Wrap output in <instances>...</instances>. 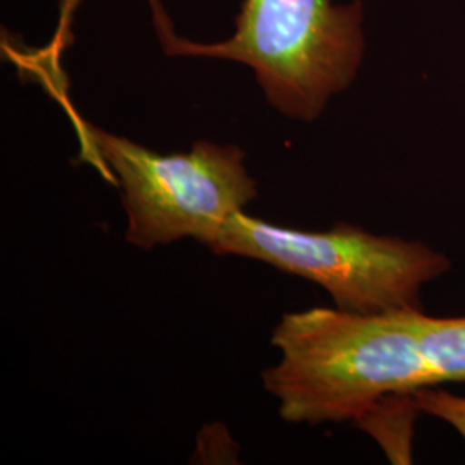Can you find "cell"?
Segmentation results:
<instances>
[{
  "instance_id": "1",
  "label": "cell",
  "mask_w": 465,
  "mask_h": 465,
  "mask_svg": "<svg viewBox=\"0 0 465 465\" xmlns=\"http://www.w3.org/2000/svg\"><path fill=\"white\" fill-rule=\"evenodd\" d=\"M416 312L284 314L271 336L280 361L262 374L282 420L357 422L390 395L441 384L420 349Z\"/></svg>"
},
{
  "instance_id": "2",
  "label": "cell",
  "mask_w": 465,
  "mask_h": 465,
  "mask_svg": "<svg viewBox=\"0 0 465 465\" xmlns=\"http://www.w3.org/2000/svg\"><path fill=\"white\" fill-rule=\"evenodd\" d=\"M167 54L238 61L255 71L269 104L284 116L314 121L355 80L364 55L362 4L331 0H245L236 32L221 44H193L166 30Z\"/></svg>"
},
{
  "instance_id": "3",
  "label": "cell",
  "mask_w": 465,
  "mask_h": 465,
  "mask_svg": "<svg viewBox=\"0 0 465 465\" xmlns=\"http://www.w3.org/2000/svg\"><path fill=\"white\" fill-rule=\"evenodd\" d=\"M209 249L316 282L334 307L361 314L424 311V288L451 271L449 255L420 240L376 234L350 223L302 232L243 213L223 226Z\"/></svg>"
},
{
  "instance_id": "4",
  "label": "cell",
  "mask_w": 465,
  "mask_h": 465,
  "mask_svg": "<svg viewBox=\"0 0 465 465\" xmlns=\"http://www.w3.org/2000/svg\"><path fill=\"white\" fill-rule=\"evenodd\" d=\"M88 150L123 190L126 242L152 250L183 238L209 247L259 190L234 145L195 142L186 153H157L78 119Z\"/></svg>"
},
{
  "instance_id": "5",
  "label": "cell",
  "mask_w": 465,
  "mask_h": 465,
  "mask_svg": "<svg viewBox=\"0 0 465 465\" xmlns=\"http://www.w3.org/2000/svg\"><path fill=\"white\" fill-rule=\"evenodd\" d=\"M417 414L420 411L417 409L414 391L395 393L376 403L357 424L380 443L391 462L411 464Z\"/></svg>"
},
{
  "instance_id": "6",
  "label": "cell",
  "mask_w": 465,
  "mask_h": 465,
  "mask_svg": "<svg viewBox=\"0 0 465 465\" xmlns=\"http://www.w3.org/2000/svg\"><path fill=\"white\" fill-rule=\"evenodd\" d=\"M420 349L443 382H465V316L414 314Z\"/></svg>"
},
{
  "instance_id": "7",
  "label": "cell",
  "mask_w": 465,
  "mask_h": 465,
  "mask_svg": "<svg viewBox=\"0 0 465 465\" xmlns=\"http://www.w3.org/2000/svg\"><path fill=\"white\" fill-rule=\"evenodd\" d=\"M441 384L424 386L414 391L420 414L434 417L449 424L465 441V397L440 388Z\"/></svg>"
},
{
  "instance_id": "8",
  "label": "cell",
  "mask_w": 465,
  "mask_h": 465,
  "mask_svg": "<svg viewBox=\"0 0 465 465\" xmlns=\"http://www.w3.org/2000/svg\"><path fill=\"white\" fill-rule=\"evenodd\" d=\"M78 4H80V0H64V4H63L61 25H59V30H57L55 38H54V44H52L55 52H59V50L63 49V45H64V35H66L67 25H69V19H71L73 11L78 7Z\"/></svg>"
}]
</instances>
